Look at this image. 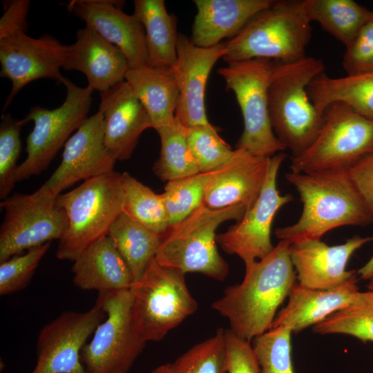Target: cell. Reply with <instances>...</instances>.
<instances>
[{
  "label": "cell",
  "instance_id": "2",
  "mask_svg": "<svg viewBox=\"0 0 373 373\" xmlns=\"http://www.w3.org/2000/svg\"><path fill=\"white\" fill-rule=\"evenodd\" d=\"M285 178L298 191L303 211L296 223L276 229L275 235L280 240L291 244L321 240L335 228L365 226L373 222L347 170L290 172Z\"/></svg>",
  "mask_w": 373,
  "mask_h": 373
},
{
  "label": "cell",
  "instance_id": "20",
  "mask_svg": "<svg viewBox=\"0 0 373 373\" xmlns=\"http://www.w3.org/2000/svg\"><path fill=\"white\" fill-rule=\"evenodd\" d=\"M269 160L236 149L230 160L213 171L203 203L213 209L242 204L247 211L259 196Z\"/></svg>",
  "mask_w": 373,
  "mask_h": 373
},
{
  "label": "cell",
  "instance_id": "44",
  "mask_svg": "<svg viewBox=\"0 0 373 373\" xmlns=\"http://www.w3.org/2000/svg\"><path fill=\"white\" fill-rule=\"evenodd\" d=\"M358 274L363 280H373V256L358 270Z\"/></svg>",
  "mask_w": 373,
  "mask_h": 373
},
{
  "label": "cell",
  "instance_id": "43",
  "mask_svg": "<svg viewBox=\"0 0 373 373\" xmlns=\"http://www.w3.org/2000/svg\"><path fill=\"white\" fill-rule=\"evenodd\" d=\"M347 172L373 217V153L354 164Z\"/></svg>",
  "mask_w": 373,
  "mask_h": 373
},
{
  "label": "cell",
  "instance_id": "40",
  "mask_svg": "<svg viewBox=\"0 0 373 373\" xmlns=\"http://www.w3.org/2000/svg\"><path fill=\"white\" fill-rule=\"evenodd\" d=\"M342 66L347 75L373 73V11L370 19L346 47Z\"/></svg>",
  "mask_w": 373,
  "mask_h": 373
},
{
  "label": "cell",
  "instance_id": "4",
  "mask_svg": "<svg viewBox=\"0 0 373 373\" xmlns=\"http://www.w3.org/2000/svg\"><path fill=\"white\" fill-rule=\"evenodd\" d=\"M312 35L305 0H273L225 43L227 64L253 59L291 62L305 57Z\"/></svg>",
  "mask_w": 373,
  "mask_h": 373
},
{
  "label": "cell",
  "instance_id": "1",
  "mask_svg": "<svg viewBox=\"0 0 373 373\" xmlns=\"http://www.w3.org/2000/svg\"><path fill=\"white\" fill-rule=\"evenodd\" d=\"M290 245L280 240L269 254L245 268L241 283L228 286L212 303L237 336L251 342L271 329L278 308L296 283Z\"/></svg>",
  "mask_w": 373,
  "mask_h": 373
},
{
  "label": "cell",
  "instance_id": "10",
  "mask_svg": "<svg viewBox=\"0 0 373 373\" xmlns=\"http://www.w3.org/2000/svg\"><path fill=\"white\" fill-rule=\"evenodd\" d=\"M63 84L66 97L60 106L49 110L36 106L23 119L26 124L32 121L34 127L26 139L27 157L15 173L16 183L43 172L71 133L88 118L94 90L88 86L79 87L66 78Z\"/></svg>",
  "mask_w": 373,
  "mask_h": 373
},
{
  "label": "cell",
  "instance_id": "29",
  "mask_svg": "<svg viewBox=\"0 0 373 373\" xmlns=\"http://www.w3.org/2000/svg\"><path fill=\"white\" fill-rule=\"evenodd\" d=\"M108 236L127 264L135 282L142 278L155 259L162 236L122 212L112 224Z\"/></svg>",
  "mask_w": 373,
  "mask_h": 373
},
{
  "label": "cell",
  "instance_id": "6",
  "mask_svg": "<svg viewBox=\"0 0 373 373\" xmlns=\"http://www.w3.org/2000/svg\"><path fill=\"white\" fill-rule=\"evenodd\" d=\"M247 209L237 204L213 209L202 203L189 216L169 228L162 236L155 260L181 272L202 274L218 281L227 278L229 267L219 254L216 231L224 222L239 221Z\"/></svg>",
  "mask_w": 373,
  "mask_h": 373
},
{
  "label": "cell",
  "instance_id": "27",
  "mask_svg": "<svg viewBox=\"0 0 373 373\" xmlns=\"http://www.w3.org/2000/svg\"><path fill=\"white\" fill-rule=\"evenodd\" d=\"M134 15L144 26L146 65L175 68L177 63V18L163 0H135Z\"/></svg>",
  "mask_w": 373,
  "mask_h": 373
},
{
  "label": "cell",
  "instance_id": "3",
  "mask_svg": "<svg viewBox=\"0 0 373 373\" xmlns=\"http://www.w3.org/2000/svg\"><path fill=\"white\" fill-rule=\"evenodd\" d=\"M324 70L323 61L313 57L274 61L268 87L269 116L276 137L292 157L310 146L322 127L324 114L310 100L307 86Z\"/></svg>",
  "mask_w": 373,
  "mask_h": 373
},
{
  "label": "cell",
  "instance_id": "30",
  "mask_svg": "<svg viewBox=\"0 0 373 373\" xmlns=\"http://www.w3.org/2000/svg\"><path fill=\"white\" fill-rule=\"evenodd\" d=\"M310 21H316L348 46L370 19L372 11L352 0H305Z\"/></svg>",
  "mask_w": 373,
  "mask_h": 373
},
{
  "label": "cell",
  "instance_id": "22",
  "mask_svg": "<svg viewBox=\"0 0 373 373\" xmlns=\"http://www.w3.org/2000/svg\"><path fill=\"white\" fill-rule=\"evenodd\" d=\"M76 36L75 44L68 46L64 69L82 72L88 86L100 93L125 79L130 68L118 47L88 26L78 30Z\"/></svg>",
  "mask_w": 373,
  "mask_h": 373
},
{
  "label": "cell",
  "instance_id": "13",
  "mask_svg": "<svg viewBox=\"0 0 373 373\" xmlns=\"http://www.w3.org/2000/svg\"><path fill=\"white\" fill-rule=\"evenodd\" d=\"M285 158L283 152L270 157L262 187L254 204L239 221L216 236L222 249L239 256L245 268L273 251L271 230L274 218L280 208L293 200L290 194L281 195L277 189L278 172Z\"/></svg>",
  "mask_w": 373,
  "mask_h": 373
},
{
  "label": "cell",
  "instance_id": "36",
  "mask_svg": "<svg viewBox=\"0 0 373 373\" xmlns=\"http://www.w3.org/2000/svg\"><path fill=\"white\" fill-rule=\"evenodd\" d=\"M291 333L289 327L280 325L252 340L260 373H295L291 356Z\"/></svg>",
  "mask_w": 373,
  "mask_h": 373
},
{
  "label": "cell",
  "instance_id": "45",
  "mask_svg": "<svg viewBox=\"0 0 373 373\" xmlns=\"http://www.w3.org/2000/svg\"><path fill=\"white\" fill-rule=\"evenodd\" d=\"M149 373H174L172 363L160 365Z\"/></svg>",
  "mask_w": 373,
  "mask_h": 373
},
{
  "label": "cell",
  "instance_id": "7",
  "mask_svg": "<svg viewBox=\"0 0 373 373\" xmlns=\"http://www.w3.org/2000/svg\"><path fill=\"white\" fill-rule=\"evenodd\" d=\"M133 327L144 343L159 341L198 309L184 274L154 259L129 289Z\"/></svg>",
  "mask_w": 373,
  "mask_h": 373
},
{
  "label": "cell",
  "instance_id": "32",
  "mask_svg": "<svg viewBox=\"0 0 373 373\" xmlns=\"http://www.w3.org/2000/svg\"><path fill=\"white\" fill-rule=\"evenodd\" d=\"M124 199L122 212L133 220L163 236L169 229L162 194H157L127 172L122 173Z\"/></svg>",
  "mask_w": 373,
  "mask_h": 373
},
{
  "label": "cell",
  "instance_id": "31",
  "mask_svg": "<svg viewBox=\"0 0 373 373\" xmlns=\"http://www.w3.org/2000/svg\"><path fill=\"white\" fill-rule=\"evenodd\" d=\"M156 131L160 138L161 149L153 170L162 181L169 182L200 173L187 142L186 127L175 118L173 125Z\"/></svg>",
  "mask_w": 373,
  "mask_h": 373
},
{
  "label": "cell",
  "instance_id": "35",
  "mask_svg": "<svg viewBox=\"0 0 373 373\" xmlns=\"http://www.w3.org/2000/svg\"><path fill=\"white\" fill-rule=\"evenodd\" d=\"M174 373H227L225 329L189 349L172 363Z\"/></svg>",
  "mask_w": 373,
  "mask_h": 373
},
{
  "label": "cell",
  "instance_id": "46",
  "mask_svg": "<svg viewBox=\"0 0 373 373\" xmlns=\"http://www.w3.org/2000/svg\"><path fill=\"white\" fill-rule=\"evenodd\" d=\"M367 288L370 291H373V280H370L369 283L367 284Z\"/></svg>",
  "mask_w": 373,
  "mask_h": 373
},
{
  "label": "cell",
  "instance_id": "18",
  "mask_svg": "<svg viewBox=\"0 0 373 373\" xmlns=\"http://www.w3.org/2000/svg\"><path fill=\"white\" fill-rule=\"evenodd\" d=\"M125 1L117 0H73L68 10L93 28L104 39L118 47L129 68L146 65L144 26L134 15L124 13Z\"/></svg>",
  "mask_w": 373,
  "mask_h": 373
},
{
  "label": "cell",
  "instance_id": "15",
  "mask_svg": "<svg viewBox=\"0 0 373 373\" xmlns=\"http://www.w3.org/2000/svg\"><path fill=\"white\" fill-rule=\"evenodd\" d=\"M106 316L95 303L86 312H64L45 325L38 336L37 360L31 373H88L81 352Z\"/></svg>",
  "mask_w": 373,
  "mask_h": 373
},
{
  "label": "cell",
  "instance_id": "19",
  "mask_svg": "<svg viewBox=\"0 0 373 373\" xmlns=\"http://www.w3.org/2000/svg\"><path fill=\"white\" fill-rule=\"evenodd\" d=\"M373 236H354L345 243L329 246L321 240H303L290 245L289 254L298 283L315 289H327L341 285L355 270H346L351 256Z\"/></svg>",
  "mask_w": 373,
  "mask_h": 373
},
{
  "label": "cell",
  "instance_id": "12",
  "mask_svg": "<svg viewBox=\"0 0 373 373\" xmlns=\"http://www.w3.org/2000/svg\"><path fill=\"white\" fill-rule=\"evenodd\" d=\"M5 216L0 228V262L23 251L60 240L68 218L56 199L15 193L0 203Z\"/></svg>",
  "mask_w": 373,
  "mask_h": 373
},
{
  "label": "cell",
  "instance_id": "23",
  "mask_svg": "<svg viewBox=\"0 0 373 373\" xmlns=\"http://www.w3.org/2000/svg\"><path fill=\"white\" fill-rule=\"evenodd\" d=\"M357 281L355 274L341 285L327 289H310L296 283L287 305L276 315L271 327L284 325L298 333L321 323L361 298L363 292L359 291Z\"/></svg>",
  "mask_w": 373,
  "mask_h": 373
},
{
  "label": "cell",
  "instance_id": "26",
  "mask_svg": "<svg viewBox=\"0 0 373 373\" xmlns=\"http://www.w3.org/2000/svg\"><path fill=\"white\" fill-rule=\"evenodd\" d=\"M124 80L146 109L154 129L175 123L180 93L174 68L143 65L129 68Z\"/></svg>",
  "mask_w": 373,
  "mask_h": 373
},
{
  "label": "cell",
  "instance_id": "16",
  "mask_svg": "<svg viewBox=\"0 0 373 373\" xmlns=\"http://www.w3.org/2000/svg\"><path fill=\"white\" fill-rule=\"evenodd\" d=\"M68 48V46L48 34L33 38L21 32L1 39L0 76L12 82L3 113L17 94L30 82L50 79L63 84L65 77L60 68H63Z\"/></svg>",
  "mask_w": 373,
  "mask_h": 373
},
{
  "label": "cell",
  "instance_id": "8",
  "mask_svg": "<svg viewBox=\"0 0 373 373\" xmlns=\"http://www.w3.org/2000/svg\"><path fill=\"white\" fill-rule=\"evenodd\" d=\"M373 153V119L363 117L343 103L329 105L322 127L310 146L292 157L295 173L347 170Z\"/></svg>",
  "mask_w": 373,
  "mask_h": 373
},
{
  "label": "cell",
  "instance_id": "41",
  "mask_svg": "<svg viewBox=\"0 0 373 373\" xmlns=\"http://www.w3.org/2000/svg\"><path fill=\"white\" fill-rule=\"evenodd\" d=\"M227 373H260V368L250 341L225 329Z\"/></svg>",
  "mask_w": 373,
  "mask_h": 373
},
{
  "label": "cell",
  "instance_id": "33",
  "mask_svg": "<svg viewBox=\"0 0 373 373\" xmlns=\"http://www.w3.org/2000/svg\"><path fill=\"white\" fill-rule=\"evenodd\" d=\"M313 331L320 334H347L363 343H373V291L363 292L356 302L314 325Z\"/></svg>",
  "mask_w": 373,
  "mask_h": 373
},
{
  "label": "cell",
  "instance_id": "28",
  "mask_svg": "<svg viewBox=\"0 0 373 373\" xmlns=\"http://www.w3.org/2000/svg\"><path fill=\"white\" fill-rule=\"evenodd\" d=\"M307 93L322 114L329 105L341 102L356 113L373 119V73L334 78L323 73L311 82Z\"/></svg>",
  "mask_w": 373,
  "mask_h": 373
},
{
  "label": "cell",
  "instance_id": "5",
  "mask_svg": "<svg viewBox=\"0 0 373 373\" xmlns=\"http://www.w3.org/2000/svg\"><path fill=\"white\" fill-rule=\"evenodd\" d=\"M124 190L122 173L115 171L84 180L60 194L57 204L68 218V228L59 240L56 256L74 261L109 229L122 212Z\"/></svg>",
  "mask_w": 373,
  "mask_h": 373
},
{
  "label": "cell",
  "instance_id": "9",
  "mask_svg": "<svg viewBox=\"0 0 373 373\" xmlns=\"http://www.w3.org/2000/svg\"><path fill=\"white\" fill-rule=\"evenodd\" d=\"M274 61L253 59L227 64L218 70L227 90L233 92L240 108L244 130L236 149L271 157L286 149L276 137L268 109V87Z\"/></svg>",
  "mask_w": 373,
  "mask_h": 373
},
{
  "label": "cell",
  "instance_id": "11",
  "mask_svg": "<svg viewBox=\"0 0 373 373\" xmlns=\"http://www.w3.org/2000/svg\"><path fill=\"white\" fill-rule=\"evenodd\" d=\"M96 303L106 316L84 346L81 361L88 373H127L146 345L131 321L129 290L100 292Z\"/></svg>",
  "mask_w": 373,
  "mask_h": 373
},
{
  "label": "cell",
  "instance_id": "25",
  "mask_svg": "<svg viewBox=\"0 0 373 373\" xmlns=\"http://www.w3.org/2000/svg\"><path fill=\"white\" fill-rule=\"evenodd\" d=\"M73 262V283L84 290L99 293L129 290L135 282L108 236L93 242Z\"/></svg>",
  "mask_w": 373,
  "mask_h": 373
},
{
  "label": "cell",
  "instance_id": "17",
  "mask_svg": "<svg viewBox=\"0 0 373 373\" xmlns=\"http://www.w3.org/2000/svg\"><path fill=\"white\" fill-rule=\"evenodd\" d=\"M224 50V42L199 47L188 37L179 34L174 68L180 93L175 118L184 127L210 124L205 111V88L212 68Z\"/></svg>",
  "mask_w": 373,
  "mask_h": 373
},
{
  "label": "cell",
  "instance_id": "39",
  "mask_svg": "<svg viewBox=\"0 0 373 373\" xmlns=\"http://www.w3.org/2000/svg\"><path fill=\"white\" fill-rule=\"evenodd\" d=\"M50 245V242L0 262V294L8 295L24 289Z\"/></svg>",
  "mask_w": 373,
  "mask_h": 373
},
{
  "label": "cell",
  "instance_id": "38",
  "mask_svg": "<svg viewBox=\"0 0 373 373\" xmlns=\"http://www.w3.org/2000/svg\"><path fill=\"white\" fill-rule=\"evenodd\" d=\"M26 123L3 113L0 124V198L5 200L16 184L15 173L18 165L21 142L20 131Z\"/></svg>",
  "mask_w": 373,
  "mask_h": 373
},
{
  "label": "cell",
  "instance_id": "14",
  "mask_svg": "<svg viewBox=\"0 0 373 373\" xmlns=\"http://www.w3.org/2000/svg\"><path fill=\"white\" fill-rule=\"evenodd\" d=\"M116 161L106 146L104 116L98 111L69 137L64 145L60 164L34 193L56 199L63 190L79 180L113 171Z\"/></svg>",
  "mask_w": 373,
  "mask_h": 373
},
{
  "label": "cell",
  "instance_id": "42",
  "mask_svg": "<svg viewBox=\"0 0 373 373\" xmlns=\"http://www.w3.org/2000/svg\"><path fill=\"white\" fill-rule=\"evenodd\" d=\"M4 12L0 19V40L15 34L26 32L28 24L27 15L30 10L29 0L3 1Z\"/></svg>",
  "mask_w": 373,
  "mask_h": 373
},
{
  "label": "cell",
  "instance_id": "24",
  "mask_svg": "<svg viewBox=\"0 0 373 373\" xmlns=\"http://www.w3.org/2000/svg\"><path fill=\"white\" fill-rule=\"evenodd\" d=\"M273 0H194L196 15L191 40L199 47L219 44L236 36L258 12Z\"/></svg>",
  "mask_w": 373,
  "mask_h": 373
},
{
  "label": "cell",
  "instance_id": "37",
  "mask_svg": "<svg viewBox=\"0 0 373 373\" xmlns=\"http://www.w3.org/2000/svg\"><path fill=\"white\" fill-rule=\"evenodd\" d=\"M186 138L200 173L218 169L234 153L211 124L186 128Z\"/></svg>",
  "mask_w": 373,
  "mask_h": 373
},
{
  "label": "cell",
  "instance_id": "34",
  "mask_svg": "<svg viewBox=\"0 0 373 373\" xmlns=\"http://www.w3.org/2000/svg\"><path fill=\"white\" fill-rule=\"evenodd\" d=\"M213 171L167 182L162 195L169 227L180 222L203 203L206 186Z\"/></svg>",
  "mask_w": 373,
  "mask_h": 373
},
{
  "label": "cell",
  "instance_id": "21",
  "mask_svg": "<svg viewBox=\"0 0 373 373\" xmlns=\"http://www.w3.org/2000/svg\"><path fill=\"white\" fill-rule=\"evenodd\" d=\"M100 95L106 146L117 160H128L141 134L153 128L150 117L125 80Z\"/></svg>",
  "mask_w": 373,
  "mask_h": 373
}]
</instances>
